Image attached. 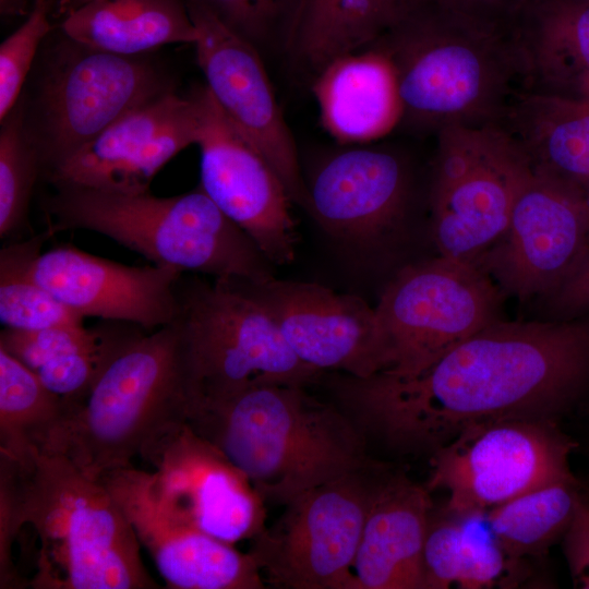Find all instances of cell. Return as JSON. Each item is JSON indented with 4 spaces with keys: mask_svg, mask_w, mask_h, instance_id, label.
Masks as SVG:
<instances>
[{
    "mask_svg": "<svg viewBox=\"0 0 589 589\" xmlns=\"http://www.w3.org/2000/svg\"><path fill=\"white\" fill-rule=\"evenodd\" d=\"M589 384V315L557 322L495 321L420 374L333 380L336 404L368 440L432 453L465 429L551 419Z\"/></svg>",
    "mask_w": 589,
    "mask_h": 589,
    "instance_id": "cell-1",
    "label": "cell"
},
{
    "mask_svg": "<svg viewBox=\"0 0 589 589\" xmlns=\"http://www.w3.org/2000/svg\"><path fill=\"white\" fill-rule=\"evenodd\" d=\"M372 46L393 67L399 125L414 132L435 136L448 127L495 124L525 91L510 28L482 24L433 0H414Z\"/></svg>",
    "mask_w": 589,
    "mask_h": 589,
    "instance_id": "cell-2",
    "label": "cell"
},
{
    "mask_svg": "<svg viewBox=\"0 0 589 589\" xmlns=\"http://www.w3.org/2000/svg\"><path fill=\"white\" fill-rule=\"evenodd\" d=\"M185 422L242 471L264 501L286 505L310 489L373 467L366 438L352 420L305 386L265 384L193 401Z\"/></svg>",
    "mask_w": 589,
    "mask_h": 589,
    "instance_id": "cell-3",
    "label": "cell"
},
{
    "mask_svg": "<svg viewBox=\"0 0 589 589\" xmlns=\"http://www.w3.org/2000/svg\"><path fill=\"white\" fill-rule=\"evenodd\" d=\"M192 400L178 324L147 330L113 322L105 360L71 414L60 452L95 479L133 466L148 441L187 420Z\"/></svg>",
    "mask_w": 589,
    "mask_h": 589,
    "instance_id": "cell-4",
    "label": "cell"
},
{
    "mask_svg": "<svg viewBox=\"0 0 589 589\" xmlns=\"http://www.w3.org/2000/svg\"><path fill=\"white\" fill-rule=\"evenodd\" d=\"M7 501L15 527L31 525L41 541L36 579L46 576L53 558L63 564V589L159 588L109 490L64 454L44 452L17 461Z\"/></svg>",
    "mask_w": 589,
    "mask_h": 589,
    "instance_id": "cell-5",
    "label": "cell"
},
{
    "mask_svg": "<svg viewBox=\"0 0 589 589\" xmlns=\"http://www.w3.org/2000/svg\"><path fill=\"white\" fill-rule=\"evenodd\" d=\"M41 208L47 230L84 229L104 235L154 264L215 279L273 277L254 241L200 188L176 196L113 193L59 187Z\"/></svg>",
    "mask_w": 589,
    "mask_h": 589,
    "instance_id": "cell-6",
    "label": "cell"
},
{
    "mask_svg": "<svg viewBox=\"0 0 589 589\" xmlns=\"http://www.w3.org/2000/svg\"><path fill=\"white\" fill-rule=\"evenodd\" d=\"M193 401L230 397L265 385L308 386L322 372L291 350L271 314L237 278L177 285V313Z\"/></svg>",
    "mask_w": 589,
    "mask_h": 589,
    "instance_id": "cell-7",
    "label": "cell"
},
{
    "mask_svg": "<svg viewBox=\"0 0 589 589\" xmlns=\"http://www.w3.org/2000/svg\"><path fill=\"white\" fill-rule=\"evenodd\" d=\"M500 292L472 262L440 255L406 266L374 308L380 373L413 377L445 352L498 321Z\"/></svg>",
    "mask_w": 589,
    "mask_h": 589,
    "instance_id": "cell-8",
    "label": "cell"
},
{
    "mask_svg": "<svg viewBox=\"0 0 589 589\" xmlns=\"http://www.w3.org/2000/svg\"><path fill=\"white\" fill-rule=\"evenodd\" d=\"M429 205L440 255L477 263L504 233L526 158L494 124L436 133Z\"/></svg>",
    "mask_w": 589,
    "mask_h": 589,
    "instance_id": "cell-9",
    "label": "cell"
},
{
    "mask_svg": "<svg viewBox=\"0 0 589 589\" xmlns=\"http://www.w3.org/2000/svg\"><path fill=\"white\" fill-rule=\"evenodd\" d=\"M576 443L551 419L473 424L433 452L426 489L445 490L446 513L488 510L537 488L575 480Z\"/></svg>",
    "mask_w": 589,
    "mask_h": 589,
    "instance_id": "cell-10",
    "label": "cell"
},
{
    "mask_svg": "<svg viewBox=\"0 0 589 589\" xmlns=\"http://www.w3.org/2000/svg\"><path fill=\"white\" fill-rule=\"evenodd\" d=\"M373 467L298 495L252 539L266 582L281 589H360L352 566L376 478Z\"/></svg>",
    "mask_w": 589,
    "mask_h": 589,
    "instance_id": "cell-11",
    "label": "cell"
},
{
    "mask_svg": "<svg viewBox=\"0 0 589 589\" xmlns=\"http://www.w3.org/2000/svg\"><path fill=\"white\" fill-rule=\"evenodd\" d=\"M173 91L148 61L91 49L69 38L41 81L37 139L43 171L113 123Z\"/></svg>",
    "mask_w": 589,
    "mask_h": 589,
    "instance_id": "cell-12",
    "label": "cell"
},
{
    "mask_svg": "<svg viewBox=\"0 0 589 589\" xmlns=\"http://www.w3.org/2000/svg\"><path fill=\"white\" fill-rule=\"evenodd\" d=\"M588 248L589 204L584 192L530 168L504 233L476 264L503 291L526 300L549 296Z\"/></svg>",
    "mask_w": 589,
    "mask_h": 589,
    "instance_id": "cell-13",
    "label": "cell"
},
{
    "mask_svg": "<svg viewBox=\"0 0 589 589\" xmlns=\"http://www.w3.org/2000/svg\"><path fill=\"white\" fill-rule=\"evenodd\" d=\"M199 112L200 188L274 264L290 263L296 232L292 203L261 152L235 127L206 86L192 93Z\"/></svg>",
    "mask_w": 589,
    "mask_h": 589,
    "instance_id": "cell-14",
    "label": "cell"
},
{
    "mask_svg": "<svg viewBox=\"0 0 589 589\" xmlns=\"http://www.w3.org/2000/svg\"><path fill=\"white\" fill-rule=\"evenodd\" d=\"M140 457L151 464L157 496L173 515L226 543L264 530V500L217 447L177 422L155 435Z\"/></svg>",
    "mask_w": 589,
    "mask_h": 589,
    "instance_id": "cell-15",
    "label": "cell"
},
{
    "mask_svg": "<svg viewBox=\"0 0 589 589\" xmlns=\"http://www.w3.org/2000/svg\"><path fill=\"white\" fill-rule=\"evenodd\" d=\"M197 31L194 44L206 88L235 127L261 152L292 203L308 208L292 134L256 47L197 0H185Z\"/></svg>",
    "mask_w": 589,
    "mask_h": 589,
    "instance_id": "cell-16",
    "label": "cell"
},
{
    "mask_svg": "<svg viewBox=\"0 0 589 589\" xmlns=\"http://www.w3.org/2000/svg\"><path fill=\"white\" fill-rule=\"evenodd\" d=\"M199 112L191 96L171 91L130 112L96 139L44 169L55 188L142 193L158 171L196 144Z\"/></svg>",
    "mask_w": 589,
    "mask_h": 589,
    "instance_id": "cell-17",
    "label": "cell"
},
{
    "mask_svg": "<svg viewBox=\"0 0 589 589\" xmlns=\"http://www.w3.org/2000/svg\"><path fill=\"white\" fill-rule=\"evenodd\" d=\"M237 280L271 314L291 350L309 366L360 378L382 371L375 311L363 299L275 277Z\"/></svg>",
    "mask_w": 589,
    "mask_h": 589,
    "instance_id": "cell-18",
    "label": "cell"
},
{
    "mask_svg": "<svg viewBox=\"0 0 589 589\" xmlns=\"http://www.w3.org/2000/svg\"><path fill=\"white\" fill-rule=\"evenodd\" d=\"M109 490L169 588L264 589L250 552L218 540L168 510L156 494L152 472L133 466L98 478Z\"/></svg>",
    "mask_w": 589,
    "mask_h": 589,
    "instance_id": "cell-19",
    "label": "cell"
},
{
    "mask_svg": "<svg viewBox=\"0 0 589 589\" xmlns=\"http://www.w3.org/2000/svg\"><path fill=\"white\" fill-rule=\"evenodd\" d=\"M33 276L82 317L132 323L153 330L173 322L177 285L184 274L167 265L131 266L71 245L40 252Z\"/></svg>",
    "mask_w": 589,
    "mask_h": 589,
    "instance_id": "cell-20",
    "label": "cell"
},
{
    "mask_svg": "<svg viewBox=\"0 0 589 589\" xmlns=\"http://www.w3.org/2000/svg\"><path fill=\"white\" fill-rule=\"evenodd\" d=\"M410 170L405 157L388 147L340 152L315 171L308 208L330 235L371 244L404 219L410 200Z\"/></svg>",
    "mask_w": 589,
    "mask_h": 589,
    "instance_id": "cell-21",
    "label": "cell"
},
{
    "mask_svg": "<svg viewBox=\"0 0 589 589\" xmlns=\"http://www.w3.org/2000/svg\"><path fill=\"white\" fill-rule=\"evenodd\" d=\"M431 510L425 485L402 474L376 480L352 566L360 589H425Z\"/></svg>",
    "mask_w": 589,
    "mask_h": 589,
    "instance_id": "cell-22",
    "label": "cell"
},
{
    "mask_svg": "<svg viewBox=\"0 0 589 589\" xmlns=\"http://www.w3.org/2000/svg\"><path fill=\"white\" fill-rule=\"evenodd\" d=\"M510 33L525 91L589 98V0H527Z\"/></svg>",
    "mask_w": 589,
    "mask_h": 589,
    "instance_id": "cell-23",
    "label": "cell"
},
{
    "mask_svg": "<svg viewBox=\"0 0 589 589\" xmlns=\"http://www.w3.org/2000/svg\"><path fill=\"white\" fill-rule=\"evenodd\" d=\"M322 125L340 143H366L399 125L396 77L387 57L371 46L339 56L313 84Z\"/></svg>",
    "mask_w": 589,
    "mask_h": 589,
    "instance_id": "cell-24",
    "label": "cell"
},
{
    "mask_svg": "<svg viewBox=\"0 0 589 589\" xmlns=\"http://www.w3.org/2000/svg\"><path fill=\"white\" fill-rule=\"evenodd\" d=\"M494 125L533 171L582 192L589 184V98L522 91Z\"/></svg>",
    "mask_w": 589,
    "mask_h": 589,
    "instance_id": "cell-25",
    "label": "cell"
},
{
    "mask_svg": "<svg viewBox=\"0 0 589 589\" xmlns=\"http://www.w3.org/2000/svg\"><path fill=\"white\" fill-rule=\"evenodd\" d=\"M61 29L80 45L122 56L197 38L182 0H91L68 9Z\"/></svg>",
    "mask_w": 589,
    "mask_h": 589,
    "instance_id": "cell-26",
    "label": "cell"
},
{
    "mask_svg": "<svg viewBox=\"0 0 589 589\" xmlns=\"http://www.w3.org/2000/svg\"><path fill=\"white\" fill-rule=\"evenodd\" d=\"M414 0H294L288 47L318 72L333 59L372 46Z\"/></svg>",
    "mask_w": 589,
    "mask_h": 589,
    "instance_id": "cell-27",
    "label": "cell"
},
{
    "mask_svg": "<svg viewBox=\"0 0 589 589\" xmlns=\"http://www.w3.org/2000/svg\"><path fill=\"white\" fill-rule=\"evenodd\" d=\"M67 401L0 348V453L23 460L60 452L70 420Z\"/></svg>",
    "mask_w": 589,
    "mask_h": 589,
    "instance_id": "cell-28",
    "label": "cell"
},
{
    "mask_svg": "<svg viewBox=\"0 0 589 589\" xmlns=\"http://www.w3.org/2000/svg\"><path fill=\"white\" fill-rule=\"evenodd\" d=\"M582 497L577 479L550 483L485 513L508 558L540 554L567 530Z\"/></svg>",
    "mask_w": 589,
    "mask_h": 589,
    "instance_id": "cell-29",
    "label": "cell"
},
{
    "mask_svg": "<svg viewBox=\"0 0 589 589\" xmlns=\"http://www.w3.org/2000/svg\"><path fill=\"white\" fill-rule=\"evenodd\" d=\"M51 236L46 230L1 249L0 320L4 328L35 330L84 325V317L59 301L33 276L34 261Z\"/></svg>",
    "mask_w": 589,
    "mask_h": 589,
    "instance_id": "cell-30",
    "label": "cell"
},
{
    "mask_svg": "<svg viewBox=\"0 0 589 589\" xmlns=\"http://www.w3.org/2000/svg\"><path fill=\"white\" fill-rule=\"evenodd\" d=\"M43 173L40 148L27 122L23 99L1 121L0 131V237L20 232L35 182Z\"/></svg>",
    "mask_w": 589,
    "mask_h": 589,
    "instance_id": "cell-31",
    "label": "cell"
},
{
    "mask_svg": "<svg viewBox=\"0 0 589 589\" xmlns=\"http://www.w3.org/2000/svg\"><path fill=\"white\" fill-rule=\"evenodd\" d=\"M51 31L48 1L35 0L27 20L0 46V121L20 99L41 40Z\"/></svg>",
    "mask_w": 589,
    "mask_h": 589,
    "instance_id": "cell-32",
    "label": "cell"
},
{
    "mask_svg": "<svg viewBox=\"0 0 589 589\" xmlns=\"http://www.w3.org/2000/svg\"><path fill=\"white\" fill-rule=\"evenodd\" d=\"M470 558V539L462 517L447 513L431 516L424 548L423 570L425 589L461 587Z\"/></svg>",
    "mask_w": 589,
    "mask_h": 589,
    "instance_id": "cell-33",
    "label": "cell"
},
{
    "mask_svg": "<svg viewBox=\"0 0 589 589\" xmlns=\"http://www.w3.org/2000/svg\"><path fill=\"white\" fill-rule=\"evenodd\" d=\"M99 336V326H56L35 330L3 328L0 348L35 371L59 354L94 346Z\"/></svg>",
    "mask_w": 589,
    "mask_h": 589,
    "instance_id": "cell-34",
    "label": "cell"
},
{
    "mask_svg": "<svg viewBox=\"0 0 589 589\" xmlns=\"http://www.w3.org/2000/svg\"><path fill=\"white\" fill-rule=\"evenodd\" d=\"M197 1L255 47L264 44L281 22L288 23L294 3V0Z\"/></svg>",
    "mask_w": 589,
    "mask_h": 589,
    "instance_id": "cell-35",
    "label": "cell"
},
{
    "mask_svg": "<svg viewBox=\"0 0 589 589\" xmlns=\"http://www.w3.org/2000/svg\"><path fill=\"white\" fill-rule=\"evenodd\" d=\"M546 297L557 313L569 318L589 312V248L567 277Z\"/></svg>",
    "mask_w": 589,
    "mask_h": 589,
    "instance_id": "cell-36",
    "label": "cell"
},
{
    "mask_svg": "<svg viewBox=\"0 0 589 589\" xmlns=\"http://www.w3.org/2000/svg\"><path fill=\"white\" fill-rule=\"evenodd\" d=\"M485 25L509 28L527 0H433Z\"/></svg>",
    "mask_w": 589,
    "mask_h": 589,
    "instance_id": "cell-37",
    "label": "cell"
},
{
    "mask_svg": "<svg viewBox=\"0 0 589 589\" xmlns=\"http://www.w3.org/2000/svg\"><path fill=\"white\" fill-rule=\"evenodd\" d=\"M88 1H91V0H71L70 3L72 5H70L69 8H74V7L81 5V4H83L85 2H88Z\"/></svg>",
    "mask_w": 589,
    "mask_h": 589,
    "instance_id": "cell-38",
    "label": "cell"
},
{
    "mask_svg": "<svg viewBox=\"0 0 589 589\" xmlns=\"http://www.w3.org/2000/svg\"><path fill=\"white\" fill-rule=\"evenodd\" d=\"M585 197L589 204V184L584 190Z\"/></svg>",
    "mask_w": 589,
    "mask_h": 589,
    "instance_id": "cell-39",
    "label": "cell"
}]
</instances>
